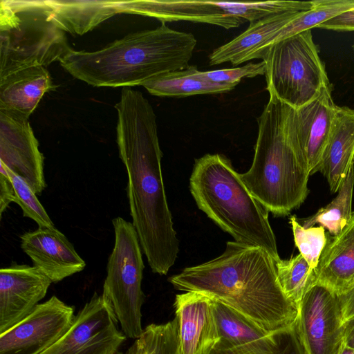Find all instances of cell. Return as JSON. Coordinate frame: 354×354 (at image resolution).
<instances>
[{"instance_id": "obj_1", "label": "cell", "mask_w": 354, "mask_h": 354, "mask_svg": "<svg viewBox=\"0 0 354 354\" xmlns=\"http://www.w3.org/2000/svg\"><path fill=\"white\" fill-rule=\"evenodd\" d=\"M115 108L133 225L151 270L166 275L178 257L179 241L165 191L156 115L142 93L129 87L122 88Z\"/></svg>"}, {"instance_id": "obj_33", "label": "cell", "mask_w": 354, "mask_h": 354, "mask_svg": "<svg viewBox=\"0 0 354 354\" xmlns=\"http://www.w3.org/2000/svg\"><path fill=\"white\" fill-rule=\"evenodd\" d=\"M317 28L335 31H353L354 8L335 16Z\"/></svg>"}, {"instance_id": "obj_29", "label": "cell", "mask_w": 354, "mask_h": 354, "mask_svg": "<svg viewBox=\"0 0 354 354\" xmlns=\"http://www.w3.org/2000/svg\"><path fill=\"white\" fill-rule=\"evenodd\" d=\"M289 222L292 227L295 243L300 252L299 254L315 270L327 243L328 237L325 228L321 225L304 227L295 216H291Z\"/></svg>"}, {"instance_id": "obj_20", "label": "cell", "mask_w": 354, "mask_h": 354, "mask_svg": "<svg viewBox=\"0 0 354 354\" xmlns=\"http://www.w3.org/2000/svg\"><path fill=\"white\" fill-rule=\"evenodd\" d=\"M354 166V109L337 106L333 129L319 166L332 193L338 191Z\"/></svg>"}, {"instance_id": "obj_6", "label": "cell", "mask_w": 354, "mask_h": 354, "mask_svg": "<svg viewBox=\"0 0 354 354\" xmlns=\"http://www.w3.org/2000/svg\"><path fill=\"white\" fill-rule=\"evenodd\" d=\"M64 32L37 1H1L0 77L59 61L71 48Z\"/></svg>"}, {"instance_id": "obj_2", "label": "cell", "mask_w": 354, "mask_h": 354, "mask_svg": "<svg viewBox=\"0 0 354 354\" xmlns=\"http://www.w3.org/2000/svg\"><path fill=\"white\" fill-rule=\"evenodd\" d=\"M179 290L196 292L274 333L293 325L297 306L285 295L275 261L263 248L228 241L223 253L169 278Z\"/></svg>"}, {"instance_id": "obj_16", "label": "cell", "mask_w": 354, "mask_h": 354, "mask_svg": "<svg viewBox=\"0 0 354 354\" xmlns=\"http://www.w3.org/2000/svg\"><path fill=\"white\" fill-rule=\"evenodd\" d=\"M21 248L36 267L52 283L83 270L85 261L57 228L39 227L21 236Z\"/></svg>"}, {"instance_id": "obj_27", "label": "cell", "mask_w": 354, "mask_h": 354, "mask_svg": "<svg viewBox=\"0 0 354 354\" xmlns=\"http://www.w3.org/2000/svg\"><path fill=\"white\" fill-rule=\"evenodd\" d=\"M210 354H307L295 323L243 347L216 346Z\"/></svg>"}, {"instance_id": "obj_17", "label": "cell", "mask_w": 354, "mask_h": 354, "mask_svg": "<svg viewBox=\"0 0 354 354\" xmlns=\"http://www.w3.org/2000/svg\"><path fill=\"white\" fill-rule=\"evenodd\" d=\"M337 106L329 84L313 100L296 109L297 136L309 176L319 171Z\"/></svg>"}, {"instance_id": "obj_28", "label": "cell", "mask_w": 354, "mask_h": 354, "mask_svg": "<svg viewBox=\"0 0 354 354\" xmlns=\"http://www.w3.org/2000/svg\"><path fill=\"white\" fill-rule=\"evenodd\" d=\"M280 285L287 297L297 306L306 292L316 284L315 272L300 254L275 263Z\"/></svg>"}, {"instance_id": "obj_24", "label": "cell", "mask_w": 354, "mask_h": 354, "mask_svg": "<svg viewBox=\"0 0 354 354\" xmlns=\"http://www.w3.org/2000/svg\"><path fill=\"white\" fill-rule=\"evenodd\" d=\"M313 7L279 30L252 57L261 59L265 51L274 44L301 32L317 28L325 21L354 8V0H314Z\"/></svg>"}, {"instance_id": "obj_5", "label": "cell", "mask_w": 354, "mask_h": 354, "mask_svg": "<svg viewBox=\"0 0 354 354\" xmlns=\"http://www.w3.org/2000/svg\"><path fill=\"white\" fill-rule=\"evenodd\" d=\"M189 188L198 208L235 241L263 248L275 263L281 259L268 211L225 156L207 153L196 159Z\"/></svg>"}, {"instance_id": "obj_18", "label": "cell", "mask_w": 354, "mask_h": 354, "mask_svg": "<svg viewBox=\"0 0 354 354\" xmlns=\"http://www.w3.org/2000/svg\"><path fill=\"white\" fill-rule=\"evenodd\" d=\"M315 272L316 284L339 297L354 288V212L343 230L327 239Z\"/></svg>"}, {"instance_id": "obj_21", "label": "cell", "mask_w": 354, "mask_h": 354, "mask_svg": "<svg viewBox=\"0 0 354 354\" xmlns=\"http://www.w3.org/2000/svg\"><path fill=\"white\" fill-rule=\"evenodd\" d=\"M301 12L274 14L250 23L244 32L214 49L209 56V64L215 66L230 62L237 66L252 60V57L279 30L298 17Z\"/></svg>"}, {"instance_id": "obj_14", "label": "cell", "mask_w": 354, "mask_h": 354, "mask_svg": "<svg viewBox=\"0 0 354 354\" xmlns=\"http://www.w3.org/2000/svg\"><path fill=\"white\" fill-rule=\"evenodd\" d=\"M52 281L35 266L12 263L0 270V334L28 316Z\"/></svg>"}, {"instance_id": "obj_25", "label": "cell", "mask_w": 354, "mask_h": 354, "mask_svg": "<svg viewBox=\"0 0 354 354\" xmlns=\"http://www.w3.org/2000/svg\"><path fill=\"white\" fill-rule=\"evenodd\" d=\"M213 308L219 336L216 346L243 347L272 333L261 329L239 313L215 300H213Z\"/></svg>"}, {"instance_id": "obj_15", "label": "cell", "mask_w": 354, "mask_h": 354, "mask_svg": "<svg viewBox=\"0 0 354 354\" xmlns=\"http://www.w3.org/2000/svg\"><path fill=\"white\" fill-rule=\"evenodd\" d=\"M174 308L181 354H210L219 341L213 300L186 292L176 296Z\"/></svg>"}, {"instance_id": "obj_11", "label": "cell", "mask_w": 354, "mask_h": 354, "mask_svg": "<svg viewBox=\"0 0 354 354\" xmlns=\"http://www.w3.org/2000/svg\"><path fill=\"white\" fill-rule=\"evenodd\" d=\"M295 326L307 354H339L344 345L339 297L319 284L311 287L297 305Z\"/></svg>"}, {"instance_id": "obj_23", "label": "cell", "mask_w": 354, "mask_h": 354, "mask_svg": "<svg viewBox=\"0 0 354 354\" xmlns=\"http://www.w3.org/2000/svg\"><path fill=\"white\" fill-rule=\"evenodd\" d=\"M195 65L160 75L142 84L151 95L159 97H183L196 95L218 94L235 86L215 84L201 79Z\"/></svg>"}, {"instance_id": "obj_13", "label": "cell", "mask_w": 354, "mask_h": 354, "mask_svg": "<svg viewBox=\"0 0 354 354\" xmlns=\"http://www.w3.org/2000/svg\"><path fill=\"white\" fill-rule=\"evenodd\" d=\"M0 162L21 177L36 194L46 187L44 156L28 119L0 111Z\"/></svg>"}, {"instance_id": "obj_37", "label": "cell", "mask_w": 354, "mask_h": 354, "mask_svg": "<svg viewBox=\"0 0 354 354\" xmlns=\"http://www.w3.org/2000/svg\"><path fill=\"white\" fill-rule=\"evenodd\" d=\"M115 354H123V353H120V352L118 351V352H117Z\"/></svg>"}, {"instance_id": "obj_31", "label": "cell", "mask_w": 354, "mask_h": 354, "mask_svg": "<svg viewBox=\"0 0 354 354\" xmlns=\"http://www.w3.org/2000/svg\"><path fill=\"white\" fill-rule=\"evenodd\" d=\"M266 63L261 61L257 63L249 62L247 64L235 68L218 69L208 71H199L201 79L215 84H228L236 86L243 78H252L265 75Z\"/></svg>"}, {"instance_id": "obj_26", "label": "cell", "mask_w": 354, "mask_h": 354, "mask_svg": "<svg viewBox=\"0 0 354 354\" xmlns=\"http://www.w3.org/2000/svg\"><path fill=\"white\" fill-rule=\"evenodd\" d=\"M354 189V166L349 170L346 178L337 191V196L325 207L304 220V227L319 224L330 234H339L349 222L352 214V200Z\"/></svg>"}, {"instance_id": "obj_9", "label": "cell", "mask_w": 354, "mask_h": 354, "mask_svg": "<svg viewBox=\"0 0 354 354\" xmlns=\"http://www.w3.org/2000/svg\"><path fill=\"white\" fill-rule=\"evenodd\" d=\"M120 13L156 18L162 24L189 21L209 24L225 29L238 28L274 12V4L266 1H219L199 0L119 1Z\"/></svg>"}, {"instance_id": "obj_7", "label": "cell", "mask_w": 354, "mask_h": 354, "mask_svg": "<svg viewBox=\"0 0 354 354\" xmlns=\"http://www.w3.org/2000/svg\"><path fill=\"white\" fill-rule=\"evenodd\" d=\"M261 59L266 63L269 94L295 109L313 100L330 84L311 30L274 44Z\"/></svg>"}, {"instance_id": "obj_4", "label": "cell", "mask_w": 354, "mask_h": 354, "mask_svg": "<svg viewBox=\"0 0 354 354\" xmlns=\"http://www.w3.org/2000/svg\"><path fill=\"white\" fill-rule=\"evenodd\" d=\"M296 109L274 95L257 119L258 136L250 169L239 176L253 196L275 216L306 200L309 175L299 146Z\"/></svg>"}, {"instance_id": "obj_34", "label": "cell", "mask_w": 354, "mask_h": 354, "mask_svg": "<svg viewBox=\"0 0 354 354\" xmlns=\"http://www.w3.org/2000/svg\"><path fill=\"white\" fill-rule=\"evenodd\" d=\"M344 322L354 316V288L346 295L339 297Z\"/></svg>"}, {"instance_id": "obj_30", "label": "cell", "mask_w": 354, "mask_h": 354, "mask_svg": "<svg viewBox=\"0 0 354 354\" xmlns=\"http://www.w3.org/2000/svg\"><path fill=\"white\" fill-rule=\"evenodd\" d=\"M5 167L14 187L15 194V203L20 206L23 216L35 221L39 225V227L55 228L46 209L40 203L36 196V194L29 185L19 175L10 170L6 166Z\"/></svg>"}, {"instance_id": "obj_22", "label": "cell", "mask_w": 354, "mask_h": 354, "mask_svg": "<svg viewBox=\"0 0 354 354\" xmlns=\"http://www.w3.org/2000/svg\"><path fill=\"white\" fill-rule=\"evenodd\" d=\"M59 28L83 35L120 13L118 1H37Z\"/></svg>"}, {"instance_id": "obj_19", "label": "cell", "mask_w": 354, "mask_h": 354, "mask_svg": "<svg viewBox=\"0 0 354 354\" xmlns=\"http://www.w3.org/2000/svg\"><path fill=\"white\" fill-rule=\"evenodd\" d=\"M54 88L42 66L17 70L0 77V111L28 119L44 95Z\"/></svg>"}, {"instance_id": "obj_8", "label": "cell", "mask_w": 354, "mask_h": 354, "mask_svg": "<svg viewBox=\"0 0 354 354\" xmlns=\"http://www.w3.org/2000/svg\"><path fill=\"white\" fill-rule=\"evenodd\" d=\"M115 242L106 266L102 296L127 338L142 333V280L145 268L138 233L133 223L122 217L112 220Z\"/></svg>"}, {"instance_id": "obj_32", "label": "cell", "mask_w": 354, "mask_h": 354, "mask_svg": "<svg viewBox=\"0 0 354 354\" xmlns=\"http://www.w3.org/2000/svg\"><path fill=\"white\" fill-rule=\"evenodd\" d=\"M15 201V194L12 180L3 165L0 162V217L10 203Z\"/></svg>"}, {"instance_id": "obj_10", "label": "cell", "mask_w": 354, "mask_h": 354, "mask_svg": "<svg viewBox=\"0 0 354 354\" xmlns=\"http://www.w3.org/2000/svg\"><path fill=\"white\" fill-rule=\"evenodd\" d=\"M102 295L95 292L68 330L40 354H115L127 338Z\"/></svg>"}, {"instance_id": "obj_12", "label": "cell", "mask_w": 354, "mask_h": 354, "mask_svg": "<svg viewBox=\"0 0 354 354\" xmlns=\"http://www.w3.org/2000/svg\"><path fill=\"white\" fill-rule=\"evenodd\" d=\"M75 317L74 307L53 295L0 334V354H40L68 330Z\"/></svg>"}, {"instance_id": "obj_36", "label": "cell", "mask_w": 354, "mask_h": 354, "mask_svg": "<svg viewBox=\"0 0 354 354\" xmlns=\"http://www.w3.org/2000/svg\"><path fill=\"white\" fill-rule=\"evenodd\" d=\"M339 354H354V348L347 346L344 344Z\"/></svg>"}, {"instance_id": "obj_3", "label": "cell", "mask_w": 354, "mask_h": 354, "mask_svg": "<svg viewBox=\"0 0 354 354\" xmlns=\"http://www.w3.org/2000/svg\"><path fill=\"white\" fill-rule=\"evenodd\" d=\"M196 43L192 33L162 24L96 51L69 48L59 61L72 76L94 86H142L160 75L187 68Z\"/></svg>"}, {"instance_id": "obj_35", "label": "cell", "mask_w": 354, "mask_h": 354, "mask_svg": "<svg viewBox=\"0 0 354 354\" xmlns=\"http://www.w3.org/2000/svg\"><path fill=\"white\" fill-rule=\"evenodd\" d=\"M344 344L354 348V316L344 322Z\"/></svg>"}]
</instances>
